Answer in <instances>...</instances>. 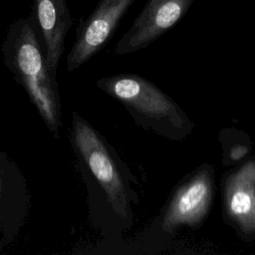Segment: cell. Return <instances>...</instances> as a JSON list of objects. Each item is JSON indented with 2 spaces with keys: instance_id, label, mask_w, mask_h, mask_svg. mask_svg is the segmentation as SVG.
<instances>
[{
  "instance_id": "6da1fadb",
  "label": "cell",
  "mask_w": 255,
  "mask_h": 255,
  "mask_svg": "<svg viewBox=\"0 0 255 255\" xmlns=\"http://www.w3.org/2000/svg\"><path fill=\"white\" fill-rule=\"evenodd\" d=\"M1 53L5 66L26 91L49 131L58 137L62 120L59 85L32 13L9 25Z\"/></svg>"
},
{
  "instance_id": "7a4b0ae2",
  "label": "cell",
  "mask_w": 255,
  "mask_h": 255,
  "mask_svg": "<svg viewBox=\"0 0 255 255\" xmlns=\"http://www.w3.org/2000/svg\"><path fill=\"white\" fill-rule=\"evenodd\" d=\"M97 87L117 100L136 125L171 140H182L194 128L184 111L157 86L135 74L101 78Z\"/></svg>"
},
{
  "instance_id": "3957f363",
  "label": "cell",
  "mask_w": 255,
  "mask_h": 255,
  "mask_svg": "<svg viewBox=\"0 0 255 255\" xmlns=\"http://www.w3.org/2000/svg\"><path fill=\"white\" fill-rule=\"evenodd\" d=\"M70 137L83 177L96 182L114 212L128 219L130 204L138 199L130 189L124 164L114 148L77 112H72Z\"/></svg>"
},
{
  "instance_id": "277c9868",
  "label": "cell",
  "mask_w": 255,
  "mask_h": 255,
  "mask_svg": "<svg viewBox=\"0 0 255 255\" xmlns=\"http://www.w3.org/2000/svg\"><path fill=\"white\" fill-rule=\"evenodd\" d=\"M213 197V166L204 163L185 176L174 189L163 212V230L199 226L210 211Z\"/></svg>"
},
{
  "instance_id": "5b68a950",
  "label": "cell",
  "mask_w": 255,
  "mask_h": 255,
  "mask_svg": "<svg viewBox=\"0 0 255 255\" xmlns=\"http://www.w3.org/2000/svg\"><path fill=\"white\" fill-rule=\"evenodd\" d=\"M31 209L25 175L9 155L0 150V254L17 239Z\"/></svg>"
},
{
  "instance_id": "8992f818",
  "label": "cell",
  "mask_w": 255,
  "mask_h": 255,
  "mask_svg": "<svg viewBox=\"0 0 255 255\" xmlns=\"http://www.w3.org/2000/svg\"><path fill=\"white\" fill-rule=\"evenodd\" d=\"M223 216L244 240H255V155L222 180Z\"/></svg>"
},
{
  "instance_id": "52a82bcc",
  "label": "cell",
  "mask_w": 255,
  "mask_h": 255,
  "mask_svg": "<svg viewBox=\"0 0 255 255\" xmlns=\"http://www.w3.org/2000/svg\"><path fill=\"white\" fill-rule=\"evenodd\" d=\"M193 0H148L130 28L119 40L115 54L128 55L143 49L172 28Z\"/></svg>"
},
{
  "instance_id": "ba28073f",
  "label": "cell",
  "mask_w": 255,
  "mask_h": 255,
  "mask_svg": "<svg viewBox=\"0 0 255 255\" xmlns=\"http://www.w3.org/2000/svg\"><path fill=\"white\" fill-rule=\"evenodd\" d=\"M133 0H100L88 19L77 29V38L67 56L73 72L88 62L110 39Z\"/></svg>"
},
{
  "instance_id": "9c48e42d",
  "label": "cell",
  "mask_w": 255,
  "mask_h": 255,
  "mask_svg": "<svg viewBox=\"0 0 255 255\" xmlns=\"http://www.w3.org/2000/svg\"><path fill=\"white\" fill-rule=\"evenodd\" d=\"M32 14L36 20L45 54L54 75L65 49V39L73 19L66 0H32Z\"/></svg>"
},
{
  "instance_id": "30bf717a",
  "label": "cell",
  "mask_w": 255,
  "mask_h": 255,
  "mask_svg": "<svg viewBox=\"0 0 255 255\" xmlns=\"http://www.w3.org/2000/svg\"><path fill=\"white\" fill-rule=\"evenodd\" d=\"M249 152V147L245 146L244 144H233L227 152V156H224V160L227 162L233 163L241 158H243Z\"/></svg>"
}]
</instances>
